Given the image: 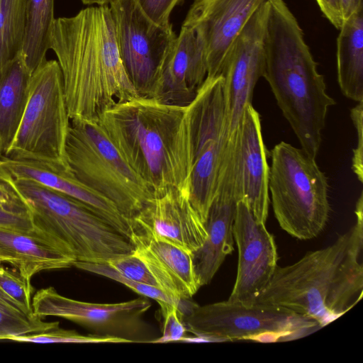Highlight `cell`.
I'll list each match as a JSON object with an SVG mask.
<instances>
[{
    "label": "cell",
    "mask_w": 363,
    "mask_h": 363,
    "mask_svg": "<svg viewBox=\"0 0 363 363\" xmlns=\"http://www.w3.org/2000/svg\"><path fill=\"white\" fill-rule=\"evenodd\" d=\"M49 49L61 68L70 120L99 121L116 104L139 96L118 53L109 5L55 18Z\"/></svg>",
    "instance_id": "obj_1"
},
{
    "label": "cell",
    "mask_w": 363,
    "mask_h": 363,
    "mask_svg": "<svg viewBox=\"0 0 363 363\" xmlns=\"http://www.w3.org/2000/svg\"><path fill=\"white\" fill-rule=\"evenodd\" d=\"M356 222L331 245L277 266L252 303L284 308L315 320L321 328L355 306L363 294V194Z\"/></svg>",
    "instance_id": "obj_2"
},
{
    "label": "cell",
    "mask_w": 363,
    "mask_h": 363,
    "mask_svg": "<svg viewBox=\"0 0 363 363\" xmlns=\"http://www.w3.org/2000/svg\"><path fill=\"white\" fill-rule=\"evenodd\" d=\"M99 123L153 195L177 189L189 196L191 150L187 106L138 96L116 104Z\"/></svg>",
    "instance_id": "obj_3"
},
{
    "label": "cell",
    "mask_w": 363,
    "mask_h": 363,
    "mask_svg": "<svg viewBox=\"0 0 363 363\" xmlns=\"http://www.w3.org/2000/svg\"><path fill=\"white\" fill-rule=\"evenodd\" d=\"M268 5L262 77L301 148L315 158L328 108L335 101L294 15L284 0H268Z\"/></svg>",
    "instance_id": "obj_4"
},
{
    "label": "cell",
    "mask_w": 363,
    "mask_h": 363,
    "mask_svg": "<svg viewBox=\"0 0 363 363\" xmlns=\"http://www.w3.org/2000/svg\"><path fill=\"white\" fill-rule=\"evenodd\" d=\"M35 229L68 248L77 261L107 263L134 252L127 237L89 207L29 179H13Z\"/></svg>",
    "instance_id": "obj_5"
},
{
    "label": "cell",
    "mask_w": 363,
    "mask_h": 363,
    "mask_svg": "<svg viewBox=\"0 0 363 363\" xmlns=\"http://www.w3.org/2000/svg\"><path fill=\"white\" fill-rule=\"evenodd\" d=\"M269 191L282 230L298 240H311L325 228L330 215L328 182L315 158L286 142L271 150Z\"/></svg>",
    "instance_id": "obj_6"
},
{
    "label": "cell",
    "mask_w": 363,
    "mask_h": 363,
    "mask_svg": "<svg viewBox=\"0 0 363 363\" xmlns=\"http://www.w3.org/2000/svg\"><path fill=\"white\" fill-rule=\"evenodd\" d=\"M66 155L75 177L111 201L130 222L153 196L121 157L99 121H70Z\"/></svg>",
    "instance_id": "obj_7"
},
{
    "label": "cell",
    "mask_w": 363,
    "mask_h": 363,
    "mask_svg": "<svg viewBox=\"0 0 363 363\" xmlns=\"http://www.w3.org/2000/svg\"><path fill=\"white\" fill-rule=\"evenodd\" d=\"M57 60L47 59L31 74L26 106L6 157L70 169L66 142L70 125Z\"/></svg>",
    "instance_id": "obj_8"
},
{
    "label": "cell",
    "mask_w": 363,
    "mask_h": 363,
    "mask_svg": "<svg viewBox=\"0 0 363 363\" xmlns=\"http://www.w3.org/2000/svg\"><path fill=\"white\" fill-rule=\"evenodd\" d=\"M182 320L186 331L182 342L249 340L265 332L283 334L286 340L297 339L321 328L313 319L272 306L229 303L204 306L189 303Z\"/></svg>",
    "instance_id": "obj_9"
},
{
    "label": "cell",
    "mask_w": 363,
    "mask_h": 363,
    "mask_svg": "<svg viewBox=\"0 0 363 363\" xmlns=\"http://www.w3.org/2000/svg\"><path fill=\"white\" fill-rule=\"evenodd\" d=\"M109 7L125 71L138 96L149 98L177 38L172 25L164 27L154 23L136 0H116Z\"/></svg>",
    "instance_id": "obj_10"
},
{
    "label": "cell",
    "mask_w": 363,
    "mask_h": 363,
    "mask_svg": "<svg viewBox=\"0 0 363 363\" xmlns=\"http://www.w3.org/2000/svg\"><path fill=\"white\" fill-rule=\"evenodd\" d=\"M151 307L147 297L115 303H95L60 294L52 286L38 291L32 300L35 315L62 318L79 324L94 335L127 342H152L144 315Z\"/></svg>",
    "instance_id": "obj_11"
},
{
    "label": "cell",
    "mask_w": 363,
    "mask_h": 363,
    "mask_svg": "<svg viewBox=\"0 0 363 363\" xmlns=\"http://www.w3.org/2000/svg\"><path fill=\"white\" fill-rule=\"evenodd\" d=\"M268 0L251 16L230 45L220 75L223 78L228 136L238 129L264 68V33Z\"/></svg>",
    "instance_id": "obj_12"
},
{
    "label": "cell",
    "mask_w": 363,
    "mask_h": 363,
    "mask_svg": "<svg viewBox=\"0 0 363 363\" xmlns=\"http://www.w3.org/2000/svg\"><path fill=\"white\" fill-rule=\"evenodd\" d=\"M235 139L229 138L220 169L217 189L205 222L207 238L192 252L200 286L211 282L227 255L234 250L233 224L239 201L235 188Z\"/></svg>",
    "instance_id": "obj_13"
},
{
    "label": "cell",
    "mask_w": 363,
    "mask_h": 363,
    "mask_svg": "<svg viewBox=\"0 0 363 363\" xmlns=\"http://www.w3.org/2000/svg\"><path fill=\"white\" fill-rule=\"evenodd\" d=\"M233 238L238 250L237 274L226 301L252 304L278 266V253L273 235L255 218L244 199L237 203Z\"/></svg>",
    "instance_id": "obj_14"
},
{
    "label": "cell",
    "mask_w": 363,
    "mask_h": 363,
    "mask_svg": "<svg viewBox=\"0 0 363 363\" xmlns=\"http://www.w3.org/2000/svg\"><path fill=\"white\" fill-rule=\"evenodd\" d=\"M267 0H194L182 26L196 30L205 50L207 76L220 75L226 54L257 9Z\"/></svg>",
    "instance_id": "obj_15"
},
{
    "label": "cell",
    "mask_w": 363,
    "mask_h": 363,
    "mask_svg": "<svg viewBox=\"0 0 363 363\" xmlns=\"http://www.w3.org/2000/svg\"><path fill=\"white\" fill-rule=\"evenodd\" d=\"M131 225L133 234L142 233L191 253L199 249L207 238L205 224L188 194L177 189L153 195L132 219Z\"/></svg>",
    "instance_id": "obj_16"
},
{
    "label": "cell",
    "mask_w": 363,
    "mask_h": 363,
    "mask_svg": "<svg viewBox=\"0 0 363 363\" xmlns=\"http://www.w3.org/2000/svg\"><path fill=\"white\" fill-rule=\"evenodd\" d=\"M269 175L260 116L250 104L235 131V188L239 200L244 199L263 223L269 213Z\"/></svg>",
    "instance_id": "obj_17"
},
{
    "label": "cell",
    "mask_w": 363,
    "mask_h": 363,
    "mask_svg": "<svg viewBox=\"0 0 363 363\" xmlns=\"http://www.w3.org/2000/svg\"><path fill=\"white\" fill-rule=\"evenodd\" d=\"M206 76L203 44L195 30L182 26L149 98L166 104L187 106Z\"/></svg>",
    "instance_id": "obj_18"
},
{
    "label": "cell",
    "mask_w": 363,
    "mask_h": 363,
    "mask_svg": "<svg viewBox=\"0 0 363 363\" xmlns=\"http://www.w3.org/2000/svg\"><path fill=\"white\" fill-rule=\"evenodd\" d=\"M1 166L13 179H29L83 203L131 240V222L106 197L81 182L70 169L47 162L0 155Z\"/></svg>",
    "instance_id": "obj_19"
},
{
    "label": "cell",
    "mask_w": 363,
    "mask_h": 363,
    "mask_svg": "<svg viewBox=\"0 0 363 363\" xmlns=\"http://www.w3.org/2000/svg\"><path fill=\"white\" fill-rule=\"evenodd\" d=\"M134 252L146 264L160 289L178 301L191 298L201 287L191 252L142 233H134Z\"/></svg>",
    "instance_id": "obj_20"
},
{
    "label": "cell",
    "mask_w": 363,
    "mask_h": 363,
    "mask_svg": "<svg viewBox=\"0 0 363 363\" xmlns=\"http://www.w3.org/2000/svg\"><path fill=\"white\" fill-rule=\"evenodd\" d=\"M75 261L68 248L40 230L0 228V263L11 264L28 280L44 270L70 267Z\"/></svg>",
    "instance_id": "obj_21"
},
{
    "label": "cell",
    "mask_w": 363,
    "mask_h": 363,
    "mask_svg": "<svg viewBox=\"0 0 363 363\" xmlns=\"http://www.w3.org/2000/svg\"><path fill=\"white\" fill-rule=\"evenodd\" d=\"M31 74L21 52L0 70V155H6L19 127Z\"/></svg>",
    "instance_id": "obj_22"
},
{
    "label": "cell",
    "mask_w": 363,
    "mask_h": 363,
    "mask_svg": "<svg viewBox=\"0 0 363 363\" xmlns=\"http://www.w3.org/2000/svg\"><path fill=\"white\" fill-rule=\"evenodd\" d=\"M337 38V75L342 94L363 101V9L343 21Z\"/></svg>",
    "instance_id": "obj_23"
},
{
    "label": "cell",
    "mask_w": 363,
    "mask_h": 363,
    "mask_svg": "<svg viewBox=\"0 0 363 363\" xmlns=\"http://www.w3.org/2000/svg\"><path fill=\"white\" fill-rule=\"evenodd\" d=\"M54 18V0H26L21 54L29 71L46 60Z\"/></svg>",
    "instance_id": "obj_24"
},
{
    "label": "cell",
    "mask_w": 363,
    "mask_h": 363,
    "mask_svg": "<svg viewBox=\"0 0 363 363\" xmlns=\"http://www.w3.org/2000/svg\"><path fill=\"white\" fill-rule=\"evenodd\" d=\"M26 0H0V70L22 49Z\"/></svg>",
    "instance_id": "obj_25"
},
{
    "label": "cell",
    "mask_w": 363,
    "mask_h": 363,
    "mask_svg": "<svg viewBox=\"0 0 363 363\" xmlns=\"http://www.w3.org/2000/svg\"><path fill=\"white\" fill-rule=\"evenodd\" d=\"M59 327V322H45L26 313L0 286V340L41 333Z\"/></svg>",
    "instance_id": "obj_26"
},
{
    "label": "cell",
    "mask_w": 363,
    "mask_h": 363,
    "mask_svg": "<svg viewBox=\"0 0 363 363\" xmlns=\"http://www.w3.org/2000/svg\"><path fill=\"white\" fill-rule=\"evenodd\" d=\"M73 266L78 269L99 274L121 283L138 294L155 300L159 305L163 303H169L179 306V308L182 303L183 300L178 301L172 298L158 287L139 283L125 277L113 269L107 263L75 261Z\"/></svg>",
    "instance_id": "obj_27"
},
{
    "label": "cell",
    "mask_w": 363,
    "mask_h": 363,
    "mask_svg": "<svg viewBox=\"0 0 363 363\" xmlns=\"http://www.w3.org/2000/svg\"><path fill=\"white\" fill-rule=\"evenodd\" d=\"M10 340L34 343H124L118 338L94 334L84 335L74 330L60 329L59 327L48 331L14 337Z\"/></svg>",
    "instance_id": "obj_28"
},
{
    "label": "cell",
    "mask_w": 363,
    "mask_h": 363,
    "mask_svg": "<svg viewBox=\"0 0 363 363\" xmlns=\"http://www.w3.org/2000/svg\"><path fill=\"white\" fill-rule=\"evenodd\" d=\"M0 286L26 313L34 314L31 300L33 288L30 280L24 278L14 268H8L0 263Z\"/></svg>",
    "instance_id": "obj_29"
},
{
    "label": "cell",
    "mask_w": 363,
    "mask_h": 363,
    "mask_svg": "<svg viewBox=\"0 0 363 363\" xmlns=\"http://www.w3.org/2000/svg\"><path fill=\"white\" fill-rule=\"evenodd\" d=\"M107 264L132 281L160 288L146 264L135 252L116 257Z\"/></svg>",
    "instance_id": "obj_30"
},
{
    "label": "cell",
    "mask_w": 363,
    "mask_h": 363,
    "mask_svg": "<svg viewBox=\"0 0 363 363\" xmlns=\"http://www.w3.org/2000/svg\"><path fill=\"white\" fill-rule=\"evenodd\" d=\"M160 306L164 318L162 335L152 342H182L186 331L179 306L169 303H163Z\"/></svg>",
    "instance_id": "obj_31"
},
{
    "label": "cell",
    "mask_w": 363,
    "mask_h": 363,
    "mask_svg": "<svg viewBox=\"0 0 363 363\" xmlns=\"http://www.w3.org/2000/svg\"><path fill=\"white\" fill-rule=\"evenodd\" d=\"M0 206L16 212L30 213L18 191L13 179L0 164Z\"/></svg>",
    "instance_id": "obj_32"
},
{
    "label": "cell",
    "mask_w": 363,
    "mask_h": 363,
    "mask_svg": "<svg viewBox=\"0 0 363 363\" xmlns=\"http://www.w3.org/2000/svg\"><path fill=\"white\" fill-rule=\"evenodd\" d=\"M184 0H136L142 11L154 23L164 27L171 26L169 17L174 7Z\"/></svg>",
    "instance_id": "obj_33"
},
{
    "label": "cell",
    "mask_w": 363,
    "mask_h": 363,
    "mask_svg": "<svg viewBox=\"0 0 363 363\" xmlns=\"http://www.w3.org/2000/svg\"><path fill=\"white\" fill-rule=\"evenodd\" d=\"M351 119L357 130V145L353 150L352 167L360 182H363V101L357 103L350 111Z\"/></svg>",
    "instance_id": "obj_34"
},
{
    "label": "cell",
    "mask_w": 363,
    "mask_h": 363,
    "mask_svg": "<svg viewBox=\"0 0 363 363\" xmlns=\"http://www.w3.org/2000/svg\"><path fill=\"white\" fill-rule=\"evenodd\" d=\"M0 228L28 231L35 228L30 213L16 212L0 206Z\"/></svg>",
    "instance_id": "obj_35"
},
{
    "label": "cell",
    "mask_w": 363,
    "mask_h": 363,
    "mask_svg": "<svg viewBox=\"0 0 363 363\" xmlns=\"http://www.w3.org/2000/svg\"><path fill=\"white\" fill-rule=\"evenodd\" d=\"M324 16L337 29L341 27L343 19L339 0H315Z\"/></svg>",
    "instance_id": "obj_36"
},
{
    "label": "cell",
    "mask_w": 363,
    "mask_h": 363,
    "mask_svg": "<svg viewBox=\"0 0 363 363\" xmlns=\"http://www.w3.org/2000/svg\"><path fill=\"white\" fill-rule=\"evenodd\" d=\"M343 21L361 9H363V0H339Z\"/></svg>",
    "instance_id": "obj_37"
},
{
    "label": "cell",
    "mask_w": 363,
    "mask_h": 363,
    "mask_svg": "<svg viewBox=\"0 0 363 363\" xmlns=\"http://www.w3.org/2000/svg\"><path fill=\"white\" fill-rule=\"evenodd\" d=\"M82 2L88 6L97 5L98 0H81Z\"/></svg>",
    "instance_id": "obj_38"
},
{
    "label": "cell",
    "mask_w": 363,
    "mask_h": 363,
    "mask_svg": "<svg viewBox=\"0 0 363 363\" xmlns=\"http://www.w3.org/2000/svg\"><path fill=\"white\" fill-rule=\"evenodd\" d=\"M116 0H98L97 5H109Z\"/></svg>",
    "instance_id": "obj_39"
}]
</instances>
